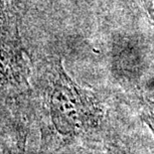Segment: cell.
I'll list each match as a JSON object with an SVG mask.
<instances>
[{
  "instance_id": "3",
  "label": "cell",
  "mask_w": 154,
  "mask_h": 154,
  "mask_svg": "<svg viewBox=\"0 0 154 154\" xmlns=\"http://www.w3.org/2000/svg\"><path fill=\"white\" fill-rule=\"evenodd\" d=\"M27 136L20 131H15L10 137L1 141L2 154H26Z\"/></svg>"
},
{
  "instance_id": "5",
  "label": "cell",
  "mask_w": 154,
  "mask_h": 154,
  "mask_svg": "<svg viewBox=\"0 0 154 154\" xmlns=\"http://www.w3.org/2000/svg\"><path fill=\"white\" fill-rule=\"evenodd\" d=\"M7 11V8L5 7V3L3 0H0V21H1V19L3 18V16Z\"/></svg>"
},
{
  "instance_id": "4",
  "label": "cell",
  "mask_w": 154,
  "mask_h": 154,
  "mask_svg": "<svg viewBox=\"0 0 154 154\" xmlns=\"http://www.w3.org/2000/svg\"><path fill=\"white\" fill-rule=\"evenodd\" d=\"M144 119L149 124V126L151 127L154 132V107L149 109V110L145 112V114H144Z\"/></svg>"
},
{
  "instance_id": "2",
  "label": "cell",
  "mask_w": 154,
  "mask_h": 154,
  "mask_svg": "<svg viewBox=\"0 0 154 154\" xmlns=\"http://www.w3.org/2000/svg\"><path fill=\"white\" fill-rule=\"evenodd\" d=\"M16 21L8 9L0 21V100L14 99L29 86L27 52Z\"/></svg>"
},
{
  "instance_id": "1",
  "label": "cell",
  "mask_w": 154,
  "mask_h": 154,
  "mask_svg": "<svg viewBox=\"0 0 154 154\" xmlns=\"http://www.w3.org/2000/svg\"><path fill=\"white\" fill-rule=\"evenodd\" d=\"M44 101L53 139L59 146L80 134L97 114L90 94L72 80L60 60L51 68Z\"/></svg>"
},
{
  "instance_id": "6",
  "label": "cell",
  "mask_w": 154,
  "mask_h": 154,
  "mask_svg": "<svg viewBox=\"0 0 154 154\" xmlns=\"http://www.w3.org/2000/svg\"><path fill=\"white\" fill-rule=\"evenodd\" d=\"M3 134H2V131L0 130V154H2V149H1V141H2V138H3Z\"/></svg>"
}]
</instances>
